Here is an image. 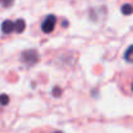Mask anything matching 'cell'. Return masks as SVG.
I'll return each instance as SVG.
<instances>
[{
  "label": "cell",
  "instance_id": "cell-9",
  "mask_svg": "<svg viewBox=\"0 0 133 133\" xmlns=\"http://www.w3.org/2000/svg\"><path fill=\"white\" fill-rule=\"evenodd\" d=\"M61 93H62V92H61V89L59 88H54L53 89V94H56V97H59V96H61Z\"/></svg>",
  "mask_w": 133,
  "mask_h": 133
},
{
  "label": "cell",
  "instance_id": "cell-5",
  "mask_svg": "<svg viewBox=\"0 0 133 133\" xmlns=\"http://www.w3.org/2000/svg\"><path fill=\"white\" fill-rule=\"evenodd\" d=\"M120 10H122V13L124 16H131L133 13V4H131V3H124L122 5Z\"/></svg>",
  "mask_w": 133,
  "mask_h": 133
},
{
  "label": "cell",
  "instance_id": "cell-6",
  "mask_svg": "<svg viewBox=\"0 0 133 133\" xmlns=\"http://www.w3.org/2000/svg\"><path fill=\"white\" fill-rule=\"evenodd\" d=\"M124 59L129 63H133V44L128 46V49L124 53Z\"/></svg>",
  "mask_w": 133,
  "mask_h": 133
},
{
  "label": "cell",
  "instance_id": "cell-2",
  "mask_svg": "<svg viewBox=\"0 0 133 133\" xmlns=\"http://www.w3.org/2000/svg\"><path fill=\"white\" fill-rule=\"evenodd\" d=\"M57 22H58V18L54 14H48L46 17H44V19L40 23V29H42L43 34H46V35L53 34L57 25H58Z\"/></svg>",
  "mask_w": 133,
  "mask_h": 133
},
{
  "label": "cell",
  "instance_id": "cell-4",
  "mask_svg": "<svg viewBox=\"0 0 133 133\" xmlns=\"http://www.w3.org/2000/svg\"><path fill=\"white\" fill-rule=\"evenodd\" d=\"M1 32L4 35H10L12 32H17V22L10 21V19H5L1 23Z\"/></svg>",
  "mask_w": 133,
  "mask_h": 133
},
{
  "label": "cell",
  "instance_id": "cell-8",
  "mask_svg": "<svg viewBox=\"0 0 133 133\" xmlns=\"http://www.w3.org/2000/svg\"><path fill=\"white\" fill-rule=\"evenodd\" d=\"M0 4L4 6V8H8L13 4V0H0Z\"/></svg>",
  "mask_w": 133,
  "mask_h": 133
},
{
  "label": "cell",
  "instance_id": "cell-1",
  "mask_svg": "<svg viewBox=\"0 0 133 133\" xmlns=\"http://www.w3.org/2000/svg\"><path fill=\"white\" fill-rule=\"evenodd\" d=\"M119 87L125 94H133V71L122 72L119 76Z\"/></svg>",
  "mask_w": 133,
  "mask_h": 133
},
{
  "label": "cell",
  "instance_id": "cell-10",
  "mask_svg": "<svg viewBox=\"0 0 133 133\" xmlns=\"http://www.w3.org/2000/svg\"><path fill=\"white\" fill-rule=\"evenodd\" d=\"M52 133H62V132H61V131H58V129H53Z\"/></svg>",
  "mask_w": 133,
  "mask_h": 133
},
{
  "label": "cell",
  "instance_id": "cell-3",
  "mask_svg": "<svg viewBox=\"0 0 133 133\" xmlns=\"http://www.w3.org/2000/svg\"><path fill=\"white\" fill-rule=\"evenodd\" d=\"M21 59H22V62H23L25 65L32 66V65H35V63L38 62L39 56H38L36 50H25V52L22 53V56H21Z\"/></svg>",
  "mask_w": 133,
  "mask_h": 133
},
{
  "label": "cell",
  "instance_id": "cell-7",
  "mask_svg": "<svg viewBox=\"0 0 133 133\" xmlns=\"http://www.w3.org/2000/svg\"><path fill=\"white\" fill-rule=\"evenodd\" d=\"M10 103V98L8 94H0V105L1 106H8Z\"/></svg>",
  "mask_w": 133,
  "mask_h": 133
}]
</instances>
